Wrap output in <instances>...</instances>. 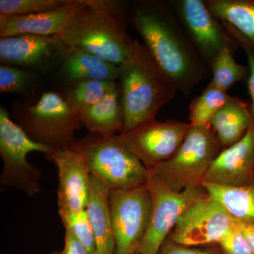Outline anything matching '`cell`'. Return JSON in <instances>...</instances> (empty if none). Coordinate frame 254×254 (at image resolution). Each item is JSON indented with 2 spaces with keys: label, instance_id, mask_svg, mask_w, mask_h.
Listing matches in <instances>:
<instances>
[{
  "label": "cell",
  "instance_id": "6da1fadb",
  "mask_svg": "<svg viewBox=\"0 0 254 254\" xmlns=\"http://www.w3.org/2000/svg\"><path fill=\"white\" fill-rule=\"evenodd\" d=\"M128 24L170 83L185 96L208 77L210 68L198 54L168 1H132Z\"/></svg>",
  "mask_w": 254,
  "mask_h": 254
},
{
  "label": "cell",
  "instance_id": "cb8c5ba5",
  "mask_svg": "<svg viewBox=\"0 0 254 254\" xmlns=\"http://www.w3.org/2000/svg\"><path fill=\"white\" fill-rule=\"evenodd\" d=\"M43 76L28 68L0 65V92L11 93L23 98H31L39 93L43 85Z\"/></svg>",
  "mask_w": 254,
  "mask_h": 254
},
{
  "label": "cell",
  "instance_id": "7402d4cb",
  "mask_svg": "<svg viewBox=\"0 0 254 254\" xmlns=\"http://www.w3.org/2000/svg\"><path fill=\"white\" fill-rule=\"evenodd\" d=\"M211 12L254 46V0H205Z\"/></svg>",
  "mask_w": 254,
  "mask_h": 254
},
{
  "label": "cell",
  "instance_id": "484cf974",
  "mask_svg": "<svg viewBox=\"0 0 254 254\" xmlns=\"http://www.w3.org/2000/svg\"><path fill=\"white\" fill-rule=\"evenodd\" d=\"M231 95L208 83V86L190 105V124L193 126H206L215 114L221 109Z\"/></svg>",
  "mask_w": 254,
  "mask_h": 254
},
{
  "label": "cell",
  "instance_id": "277c9868",
  "mask_svg": "<svg viewBox=\"0 0 254 254\" xmlns=\"http://www.w3.org/2000/svg\"><path fill=\"white\" fill-rule=\"evenodd\" d=\"M11 116L31 140L53 152L69 148L83 127L81 114L70 107L61 91H43L16 100Z\"/></svg>",
  "mask_w": 254,
  "mask_h": 254
},
{
  "label": "cell",
  "instance_id": "30bf717a",
  "mask_svg": "<svg viewBox=\"0 0 254 254\" xmlns=\"http://www.w3.org/2000/svg\"><path fill=\"white\" fill-rule=\"evenodd\" d=\"M198 54L208 67L223 50L239 48L223 23L211 12L205 0L168 1Z\"/></svg>",
  "mask_w": 254,
  "mask_h": 254
},
{
  "label": "cell",
  "instance_id": "52a82bcc",
  "mask_svg": "<svg viewBox=\"0 0 254 254\" xmlns=\"http://www.w3.org/2000/svg\"><path fill=\"white\" fill-rule=\"evenodd\" d=\"M31 152L43 153L48 158L53 151L31 140L13 121L4 105H0V155L3 163L1 187L21 190L28 196L41 191L43 173L28 161L27 155Z\"/></svg>",
  "mask_w": 254,
  "mask_h": 254
},
{
  "label": "cell",
  "instance_id": "44dd1931",
  "mask_svg": "<svg viewBox=\"0 0 254 254\" xmlns=\"http://www.w3.org/2000/svg\"><path fill=\"white\" fill-rule=\"evenodd\" d=\"M209 194L220 202L235 221L254 225V178L243 186L226 187L203 182Z\"/></svg>",
  "mask_w": 254,
  "mask_h": 254
},
{
  "label": "cell",
  "instance_id": "4dcf8cb0",
  "mask_svg": "<svg viewBox=\"0 0 254 254\" xmlns=\"http://www.w3.org/2000/svg\"><path fill=\"white\" fill-rule=\"evenodd\" d=\"M158 254H223L217 245L190 247L177 243L168 237L160 247Z\"/></svg>",
  "mask_w": 254,
  "mask_h": 254
},
{
  "label": "cell",
  "instance_id": "3957f363",
  "mask_svg": "<svg viewBox=\"0 0 254 254\" xmlns=\"http://www.w3.org/2000/svg\"><path fill=\"white\" fill-rule=\"evenodd\" d=\"M73 16L58 36L70 48L86 50L120 65L130 56L133 39L127 33L128 17L101 7L95 0Z\"/></svg>",
  "mask_w": 254,
  "mask_h": 254
},
{
  "label": "cell",
  "instance_id": "9a60e30c",
  "mask_svg": "<svg viewBox=\"0 0 254 254\" xmlns=\"http://www.w3.org/2000/svg\"><path fill=\"white\" fill-rule=\"evenodd\" d=\"M254 178V118L247 134L222 150L210 165L204 182L226 187L243 186Z\"/></svg>",
  "mask_w": 254,
  "mask_h": 254
},
{
  "label": "cell",
  "instance_id": "e0dca14e",
  "mask_svg": "<svg viewBox=\"0 0 254 254\" xmlns=\"http://www.w3.org/2000/svg\"><path fill=\"white\" fill-rule=\"evenodd\" d=\"M119 66L86 50L71 48L55 76L62 86L98 80L118 82Z\"/></svg>",
  "mask_w": 254,
  "mask_h": 254
},
{
  "label": "cell",
  "instance_id": "2e32d148",
  "mask_svg": "<svg viewBox=\"0 0 254 254\" xmlns=\"http://www.w3.org/2000/svg\"><path fill=\"white\" fill-rule=\"evenodd\" d=\"M85 5L84 0H67L58 9L46 12L0 18V37L21 34L58 36Z\"/></svg>",
  "mask_w": 254,
  "mask_h": 254
},
{
  "label": "cell",
  "instance_id": "836d02e7",
  "mask_svg": "<svg viewBox=\"0 0 254 254\" xmlns=\"http://www.w3.org/2000/svg\"><path fill=\"white\" fill-rule=\"evenodd\" d=\"M50 254H60L59 252H52V253H50Z\"/></svg>",
  "mask_w": 254,
  "mask_h": 254
},
{
  "label": "cell",
  "instance_id": "ba28073f",
  "mask_svg": "<svg viewBox=\"0 0 254 254\" xmlns=\"http://www.w3.org/2000/svg\"><path fill=\"white\" fill-rule=\"evenodd\" d=\"M146 186L152 198L151 218L137 253L158 254L180 217L208 191L203 185L174 191L149 170Z\"/></svg>",
  "mask_w": 254,
  "mask_h": 254
},
{
  "label": "cell",
  "instance_id": "e575fe53",
  "mask_svg": "<svg viewBox=\"0 0 254 254\" xmlns=\"http://www.w3.org/2000/svg\"><path fill=\"white\" fill-rule=\"evenodd\" d=\"M138 254V253H136V254Z\"/></svg>",
  "mask_w": 254,
  "mask_h": 254
},
{
  "label": "cell",
  "instance_id": "83f0119b",
  "mask_svg": "<svg viewBox=\"0 0 254 254\" xmlns=\"http://www.w3.org/2000/svg\"><path fill=\"white\" fill-rule=\"evenodd\" d=\"M65 231L71 232L91 254H96V242L86 209L61 218Z\"/></svg>",
  "mask_w": 254,
  "mask_h": 254
},
{
  "label": "cell",
  "instance_id": "5b68a950",
  "mask_svg": "<svg viewBox=\"0 0 254 254\" xmlns=\"http://www.w3.org/2000/svg\"><path fill=\"white\" fill-rule=\"evenodd\" d=\"M69 148L81 155L92 177L110 191L146 185L148 170L120 141L118 135L88 133Z\"/></svg>",
  "mask_w": 254,
  "mask_h": 254
},
{
  "label": "cell",
  "instance_id": "8992f818",
  "mask_svg": "<svg viewBox=\"0 0 254 254\" xmlns=\"http://www.w3.org/2000/svg\"><path fill=\"white\" fill-rule=\"evenodd\" d=\"M222 150L209 125L193 126L173 158L155 165L150 172L174 191L200 186L210 165Z\"/></svg>",
  "mask_w": 254,
  "mask_h": 254
},
{
  "label": "cell",
  "instance_id": "9c48e42d",
  "mask_svg": "<svg viewBox=\"0 0 254 254\" xmlns=\"http://www.w3.org/2000/svg\"><path fill=\"white\" fill-rule=\"evenodd\" d=\"M109 203L115 254L137 253L151 218L152 198L148 187L111 190Z\"/></svg>",
  "mask_w": 254,
  "mask_h": 254
},
{
  "label": "cell",
  "instance_id": "7a4b0ae2",
  "mask_svg": "<svg viewBox=\"0 0 254 254\" xmlns=\"http://www.w3.org/2000/svg\"><path fill=\"white\" fill-rule=\"evenodd\" d=\"M118 66L125 115L121 133H125L156 120L158 112L175 98L177 91L146 47L136 40H133L130 56Z\"/></svg>",
  "mask_w": 254,
  "mask_h": 254
},
{
  "label": "cell",
  "instance_id": "4fadbf2b",
  "mask_svg": "<svg viewBox=\"0 0 254 254\" xmlns=\"http://www.w3.org/2000/svg\"><path fill=\"white\" fill-rule=\"evenodd\" d=\"M190 124L177 120H153L127 133L120 141L150 170L176 154L190 131Z\"/></svg>",
  "mask_w": 254,
  "mask_h": 254
},
{
  "label": "cell",
  "instance_id": "ffe728a7",
  "mask_svg": "<svg viewBox=\"0 0 254 254\" xmlns=\"http://www.w3.org/2000/svg\"><path fill=\"white\" fill-rule=\"evenodd\" d=\"M83 127L90 133L112 136L122 133L125 115L120 87H118L95 105L81 113Z\"/></svg>",
  "mask_w": 254,
  "mask_h": 254
},
{
  "label": "cell",
  "instance_id": "f1b7e54d",
  "mask_svg": "<svg viewBox=\"0 0 254 254\" xmlns=\"http://www.w3.org/2000/svg\"><path fill=\"white\" fill-rule=\"evenodd\" d=\"M218 245L223 254H253L245 235L235 221L231 230L222 237Z\"/></svg>",
  "mask_w": 254,
  "mask_h": 254
},
{
  "label": "cell",
  "instance_id": "7c38bea8",
  "mask_svg": "<svg viewBox=\"0 0 254 254\" xmlns=\"http://www.w3.org/2000/svg\"><path fill=\"white\" fill-rule=\"evenodd\" d=\"M234 222L223 205L208 192L180 217L169 237L190 247L217 245Z\"/></svg>",
  "mask_w": 254,
  "mask_h": 254
},
{
  "label": "cell",
  "instance_id": "ac0fdd59",
  "mask_svg": "<svg viewBox=\"0 0 254 254\" xmlns=\"http://www.w3.org/2000/svg\"><path fill=\"white\" fill-rule=\"evenodd\" d=\"M254 118L252 105L237 97L231 96L226 104L215 114L208 125L223 150L244 138Z\"/></svg>",
  "mask_w": 254,
  "mask_h": 254
},
{
  "label": "cell",
  "instance_id": "5bb4252c",
  "mask_svg": "<svg viewBox=\"0 0 254 254\" xmlns=\"http://www.w3.org/2000/svg\"><path fill=\"white\" fill-rule=\"evenodd\" d=\"M48 160L58 169L60 218L85 210L89 196L91 174L81 155L67 148L53 152Z\"/></svg>",
  "mask_w": 254,
  "mask_h": 254
},
{
  "label": "cell",
  "instance_id": "d6986e66",
  "mask_svg": "<svg viewBox=\"0 0 254 254\" xmlns=\"http://www.w3.org/2000/svg\"><path fill=\"white\" fill-rule=\"evenodd\" d=\"M110 190L91 175L86 211L96 242V254H115Z\"/></svg>",
  "mask_w": 254,
  "mask_h": 254
},
{
  "label": "cell",
  "instance_id": "d4e9b609",
  "mask_svg": "<svg viewBox=\"0 0 254 254\" xmlns=\"http://www.w3.org/2000/svg\"><path fill=\"white\" fill-rule=\"evenodd\" d=\"M209 68L213 76L209 83L225 92L235 83L248 77V67L237 63L234 58L233 52L230 50L220 52Z\"/></svg>",
  "mask_w": 254,
  "mask_h": 254
},
{
  "label": "cell",
  "instance_id": "d6a6232c",
  "mask_svg": "<svg viewBox=\"0 0 254 254\" xmlns=\"http://www.w3.org/2000/svg\"><path fill=\"white\" fill-rule=\"evenodd\" d=\"M235 222L243 235H245L251 251H252V254H254V225H246V224L240 223L237 221Z\"/></svg>",
  "mask_w": 254,
  "mask_h": 254
},
{
  "label": "cell",
  "instance_id": "8fae6325",
  "mask_svg": "<svg viewBox=\"0 0 254 254\" xmlns=\"http://www.w3.org/2000/svg\"><path fill=\"white\" fill-rule=\"evenodd\" d=\"M70 50L58 36L18 35L0 38V63L31 69L44 77L55 74Z\"/></svg>",
  "mask_w": 254,
  "mask_h": 254
},
{
  "label": "cell",
  "instance_id": "4316f807",
  "mask_svg": "<svg viewBox=\"0 0 254 254\" xmlns=\"http://www.w3.org/2000/svg\"><path fill=\"white\" fill-rule=\"evenodd\" d=\"M67 0H0V18L26 16L58 9Z\"/></svg>",
  "mask_w": 254,
  "mask_h": 254
},
{
  "label": "cell",
  "instance_id": "f546056e",
  "mask_svg": "<svg viewBox=\"0 0 254 254\" xmlns=\"http://www.w3.org/2000/svg\"><path fill=\"white\" fill-rule=\"evenodd\" d=\"M224 26L226 28L228 33L236 41L238 44L239 48H242L245 52L246 56H247V62H248V88L250 91V94L252 100V108L254 111V46L251 43L245 36L237 31L235 28L229 25L228 23L222 22Z\"/></svg>",
  "mask_w": 254,
  "mask_h": 254
},
{
  "label": "cell",
  "instance_id": "1f68e13d",
  "mask_svg": "<svg viewBox=\"0 0 254 254\" xmlns=\"http://www.w3.org/2000/svg\"><path fill=\"white\" fill-rule=\"evenodd\" d=\"M60 254H91L71 232L65 231L64 247Z\"/></svg>",
  "mask_w": 254,
  "mask_h": 254
},
{
  "label": "cell",
  "instance_id": "603a6c76",
  "mask_svg": "<svg viewBox=\"0 0 254 254\" xmlns=\"http://www.w3.org/2000/svg\"><path fill=\"white\" fill-rule=\"evenodd\" d=\"M118 86V82L90 80L62 86L61 92L70 107L81 114L105 98Z\"/></svg>",
  "mask_w": 254,
  "mask_h": 254
}]
</instances>
